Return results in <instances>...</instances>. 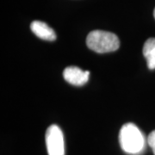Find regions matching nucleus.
Wrapping results in <instances>:
<instances>
[{
	"label": "nucleus",
	"instance_id": "nucleus-1",
	"mask_svg": "<svg viewBox=\"0 0 155 155\" xmlns=\"http://www.w3.org/2000/svg\"><path fill=\"white\" fill-rule=\"evenodd\" d=\"M119 141L122 150L130 154L140 153L145 145L143 134L133 123H126L122 126L119 134Z\"/></svg>",
	"mask_w": 155,
	"mask_h": 155
},
{
	"label": "nucleus",
	"instance_id": "nucleus-2",
	"mask_svg": "<svg viewBox=\"0 0 155 155\" xmlns=\"http://www.w3.org/2000/svg\"><path fill=\"white\" fill-rule=\"evenodd\" d=\"M86 44L90 49L96 53L104 54L118 49L120 41L115 34L103 30H94L88 35Z\"/></svg>",
	"mask_w": 155,
	"mask_h": 155
},
{
	"label": "nucleus",
	"instance_id": "nucleus-3",
	"mask_svg": "<svg viewBox=\"0 0 155 155\" xmlns=\"http://www.w3.org/2000/svg\"><path fill=\"white\" fill-rule=\"evenodd\" d=\"M46 144L48 155H65L64 136L57 125H51L46 133Z\"/></svg>",
	"mask_w": 155,
	"mask_h": 155
},
{
	"label": "nucleus",
	"instance_id": "nucleus-4",
	"mask_svg": "<svg viewBox=\"0 0 155 155\" xmlns=\"http://www.w3.org/2000/svg\"><path fill=\"white\" fill-rule=\"evenodd\" d=\"M90 76L89 71H83L77 67H68L63 72V77L69 84L80 86L87 83Z\"/></svg>",
	"mask_w": 155,
	"mask_h": 155
},
{
	"label": "nucleus",
	"instance_id": "nucleus-5",
	"mask_svg": "<svg viewBox=\"0 0 155 155\" xmlns=\"http://www.w3.org/2000/svg\"><path fill=\"white\" fill-rule=\"evenodd\" d=\"M30 28L36 36L39 38L46 40V41H54L56 39V34L54 29L43 22L41 21H34Z\"/></svg>",
	"mask_w": 155,
	"mask_h": 155
},
{
	"label": "nucleus",
	"instance_id": "nucleus-6",
	"mask_svg": "<svg viewBox=\"0 0 155 155\" xmlns=\"http://www.w3.org/2000/svg\"><path fill=\"white\" fill-rule=\"evenodd\" d=\"M143 55L148 68L151 70L155 69V38L147 40L143 47Z\"/></svg>",
	"mask_w": 155,
	"mask_h": 155
},
{
	"label": "nucleus",
	"instance_id": "nucleus-7",
	"mask_svg": "<svg viewBox=\"0 0 155 155\" xmlns=\"http://www.w3.org/2000/svg\"><path fill=\"white\" fill-rule=\"evenodd\" d=\"M147 142H148V145L150 146V147L153 149V154L155 155V130H153V132H151V134L148 135Z\"/></svg>",
	"mask_w": 155,
	"mask_h": 155
},
{
	"label": "nucleus",
	"instance_id": "nucleus-8",
	"mask_svg": "<svg viewBox=\"0 0 155 155\" xmlns=\"http://www.w3.org/2000/svg\"><path fill=\"white\" fill-rule=\"evenodd\" d=\"M153 16H154L155 17V9H154V11H153Z\"/></svg>",
	"mask_w": 155,
	"mask_h": 155
}]
</instances>
